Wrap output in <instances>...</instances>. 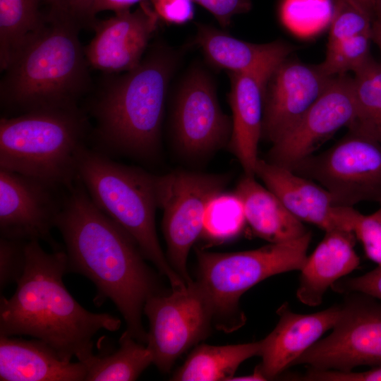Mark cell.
<instances>
[{
  "instance_id": "1f68e13d",
  "label": "cell",
  "mask_w": 381,
  "mask_h": 381,
  "mask_svg": "<svg viewBox=\"0 0 381 381\" xmlns=\"http://www.w3.org/2000/svg\"><path fill=\"white\" fill-rule=\"evenodd\" d=\"M353 233L362 243L367 258L381 265V217L377 212L365 215L357 212Z\"/></svg>"
},
{
  "instance_id": "d590c367",
  "label": "cell",
  "mask_w": 381,
  "mask_h": 381,
  "mask_svg": "<svg viewBox=\"0 0 381 381\" xmlns=\"http://www.w3.org/2000/svg\"><path fill=\"white\" fill-rule=\"evenodd\" d=\"M193 1L207 10L223 28H226L231 25L234 16L246 13L251 8L250 0Z\"/></svg>"
},
{
  "instance_id": "8d00e7d4",
  "label": "cell",
  "mask_w": 381,
  "mask_h": 381,
  "mask_svg": "<svg viewBox=\"0 0 381 381\" xmlns=\"http://www.w3.org/2000/svg\"><path fill=\"white\" fill-rule=\"evenodd\" d=\"M294 378L297 380L310 381H381V365L366 371L355 373L309 369L304 375Z\"/></svg>"
},
{
  "instance_id": "603a6c76",
  "label": "cell",
  "mask_w": 381,
  "mask_h": 381,
  "mask_svg": "<svg viewBox=\"0 0 381 381\" xmlns=\"http://www.w3.org/2000/svg\"><path fill=\"white\" fill-rule=\"evenodd\" d=\"M241 199L246 222L254 234L271 243L294 240L306 231L278 197L257 182L255 176H244L234 191Z\"/></svg>"
},
{
  "instance_id": "cb8c5ba5",
  "label": "cell",
  "mask_w": 381,
  "mask_h": 381,
  "mask_svg": "<svg viewBox=\"0 0 381 381\" xmlns=\"http://www.w3.org/2000/svg\"><path fill=\"white\" fill-rule=\"evenodd\" d=\"M262 339L251 343L212 346L198 345L172 376L177 381L229 380L246 360L260 356Z\"/></svg>"
},
{
  "instance_id": "3957f363",
  "label": "cell",
  "mask_w": 381,
  "mask_h": 381,
  "mask_svg": "<svg viewBox=\"0 0 381 381\" xmlns=\"http://www.w3.org/2000/svg\"><path fill=\"white\" fill-rule=\"evenodd\" d=\"M176 61L172 52L156 44L136 68L102 73L85 110L95 121L90 137L94 150L110 157L150 159L156 156Z\"/></svg>"
},
{
  "instance_id": "9a60e30c",
  "label": "cell",
  "mask_w": 381,
  "mask_h": 381,
  "mask_svg": "<svg viewBox=\"0 0 381 381\" xmlns=\"http://www.w3.org/2000/svg\"><path fill=\"white\" fill-rule=\"evenodd\" d=\"M332 78L319 65L288 58L283 61L265 85L262 138L273 143L282 136L322 95Z\"/></svg>"
},
{
  "instance_id": "52a82bcc",
  "label": "cell",
  "mask_w": 381,
  "mask_h": 381,
  "mask_svg": "<svg viewBox=\"0 0 381 381\" xmlns=\"http://www.w3.org/2000/svg\"><path fill=\"white\" fill-rule=\"evenodd\" d=\"M311 234L292 241L271 243L236 253L197 250L196 283L209 305L212 324L218 329L233 332L246 318L239 307L241 296L249 289L273 275L299 270L305 265Z\"/></svg>"
},
{
  "instance_id": "ba28073f",
  "label": "cell",
  "mask_w": 381,
  "mask_h": 381,
  "mask_svg": "<svg viewBox=\"0 0 381 381\" xmlns=\"http://www.w3.org/2000/svg\"><path fill=\"white\" fill-rule=\"evenodd\" d=\"M290 169L315 181L336 205L381 203V144L363 135L349 131L326 151L309 156Z\"/></svg>"
},
{
  "instance_id": "836d02e7",
  "label": "cell",
  "mask_w": 381,
  "mask_h": 381,
  "mask_svg": "<svg viewBox=\"0 0 381 381\" xmlns=\"http://www.w3.org/2000/svg\"><path fill=\"white\" fill-rule=\"evenodd\" d=\"M332 289L341 294L358 293L381 300V265L358 277L341 278Z\"/></svg>"
},
{
  "instance_id": "ab89813d",
  "label": "cell",
  "mask_w": 381,
  "mask_h": 381,
  "mask_svg": "<svg viewBox=\"0 0 381 381\" xmlns=\"http://www.w3.org/2000/svg\"><path fill=\"white\" fill-rule=\"evenodd\" d=\"M356 4L373 19L378 0H349Z\"/></svg>"
},
{
  "instance_id": "30bf717a",
  "label": "cell",
  "mask_w": 381,
  "mask_h": 381,
  "mask_svg": "<svg viewBox=\"0 0 381 381\" xmlns=\"http://www.w3.org/2000/svg\"><path fill=\"white\" fill-rule=\"evenodd\" d=\"M149 320L147 346L153 364L169 373L176 359L206 338L212 318L209 305L196 282L169 294L149 298L143 308Z\"/></svg>"
},
{
  "instance_id": "5b68a950",
  "label": "cell",
  "mask_w": 381,
  "mask_h": 381,
  "mask_svg": "<svg viewBox=\"0 0 381 381\" xmlns=\"http://www.w3.org/2000/svg\"><path fill=\"white\" fill-rule=\"evenodd\" d=\"M91 131L89 116L79 106L2 116L0 169L67 190L77 179L78 157Z\"/></svg>"
},
{
  "instance_id": "5bb4252c",
  "label": "cell",
  "mask_w": 381,
  "mask_h": 381,
  "mask_svg": "<svg viewBox=\"0 0 381 381\" xmlns=\"http://www.w3.org/2000/svg\"><path fill=\"white\" fill-rule=\"evenodd\" d=\"M174 130L179 148L190 157L205 155L229 144L232 120L222 111L214 83L202 68L188 72L180 85Z\"/></svg>"
},
{
  "instance_id": "ac0fdd59",
  "label": "cell",
  "mask_w": 381,
  "mask_h": 381,
  "mask_svg": "<svg viewBox=\"0 0 381 381\" xmlns=\"http://www.w3.org/2000/svg\"><path fill=\"white\" fill-rule=\"evenodd\" d=\"M341 313L342 304L312 314L296 313L287 303L280 306L277 310L279 322L262 339V362L256 366L266 380L292 366L325 332L334 327Z\"/></svg>"
},
{
  "instance_id": "8fae6325",
  "label": "cell",
  "mask_w": 381,
  "mask_h": 381,
  "mask_svg": "<svg viewBox=\"0 0 381 381\" xmlns=\"http://www.w3.org/2000/svg\"><path fill=\"white\" fill-rule=\"evenodd\" d=\"M327 337L303 352L292 365L316 370L351 371L358 365H381V306L348 298L340 318Z\"/></svg>"
},
{
  "instance_id": "4316f807",
  "label": "cell",
  "mask_w": 381,
  "mask_h": 381,
  "mask_svg": "<svg viewBox=\"0 0 381 381\" xmlns=\"http://www.w3.org/2000/svg\"><path fill=\"white\" fill-rule=\"evenodd\" d=\"M246 222L241 198L235 192L221 191L206 205L202 235L212 242L227 241L239 235Z\"/></svg>"
},
{
  "instance_id": "7a4b0ae2",
  "label": "cell",
  "mask_w": 381,
  "mask_h": 381,
  "mask_svg": "<svg viewBox=\"0 0 381 381\" xmlns=\"http://www.w3.org/2000/svg\"><path fill=\"white\" fill-rule=\"evenodd\" d=\"M25 267L13 295L0 301V335H30L54 349L64 358L85 365L95 356L92 339L100 329L114 332L121 320L85 309L68 291L66 251L46 252L38 241L25 244Z\"/></svg>"
},
{
  "instance_id": "44dd1931",
  "label": "cell",
  "mask_w": 381,
  "mask_h": 381,
  "mask_svg": "<svg viewBox=\"0 0 381 381\" xmlns=\"http://www.w3.org/2000/svg\"><path fill=\"white\" fill-rule=\"evenodd\" d=\"M87 371L85 363L64 358L40 339L0 335L1 381H81Z\"/></svg>"
},
{
  "instance_id": "d4e9b609",
  "label": "cell",
  "mask_w": 381,
  "mask_h": 381,
  "mask_svg": "<svg viewBox=\"0 0 381 381\" xmlns=\"http://www.w3.org/2000/svg\"><path fill=\"white\" fill-rule=\"evenodd\" d=\"M41 3L42 0H0L1 71L46 25L47 15L40 11Z\"/></svg>"
},
{
  "instance_id": "277c9868",
  "label": "cell",
  "mask_w": 381,
  "mask_h": 381,
  "mask_svg": "<svg viewBox=\"0 0 381 381\" xmlns=\"http://www.w3.org/2000/svg\"><path fill=\"white\" fill-rule=\"evenodd\" d=\"M74 21L52 13L44 27L11 59L0 81L7 117L78 107L92 90L90 68Z\"/></svg>"
},
{
  "instance_id": "f1b7e54d",
  "label": "cell",
  "mask_w": 381,
  "mask_h": 381,
  "mask_svg": "<svg viewBox=\"0 0 381 381\" xmlns=\"http://www.w3.org/2000/svg\"><path fill=\"white\" fill-rule=\"evenodd\" d=\"M353 73L352 82L358 112L349 127L381 115V61L377 62L372 57Z\"/></svg>"
},
{
  "instance_id": "83f0119b",
  "label": "cell",
  "mask_w": 381,
  "mask_h": 381,
  "mask_svg": "<svg viewBox=\"0 0 381 381\" xmlns=\"http://www.w3.org/2000/svg\"><path fill=\"white\" fill-rule=\"evenodd\" d=\"M371 33L362 34L337 43L327 44L324 61L318 64L329 76L355 72L371 58Z\"/></svg>"
},
{
  "instance_id": "4fadbf2b",
  "label": "cell",
  "mask_w": 381,
  "mask_h": 381,
  "mask_svg": "<svg viewBox=\"0 0 381 381\" xmlns=\"http://www.w3.org/2000/svg\"><path fill=\"white\" fill-rule=\"evenodd\" d=\"M40 179L0 169L1 237L23 241H45L56 227L65 194Z\"/></svg>"
},
{
  "instance_id": "e575fe53",
  "label": "cell",
  "mask_w": 381,
  "mask_h": 381,
  "mask_svg": "<svg viewBox=\"0 0 381 381\" xmlns=\"http://www.w3.org/2000/svg\"><path fill=\"white\" fill-rule=\"evenodd\" d=\"M159 20L167 23L183 25L195 14L193 0H149Z\"/></svg>"
},
{
  "instance_id": "ffe728a7",
  "label": "cell",
  "mask_w": 381,
  "mask_h": 381,
  "mask_svg": "<svg viewBox=\"0 0 381 381\" xmlns=\"http://www.w3.org/2000/svg\"><path fill=\"white\" fill-rule=\"evenodd\" d=\"M193 43L213 66L227 72L250 73L270 78L294 50L286 42L255 44L238 40L214 27L198 24Z\"/></svg>"
},
{
  "instance_id": "b9f144b4",
  "label": "cell",
  "mask_w": 381,
  "mask_h": 381,
  "mask_svg": "<svg viewBox=\"0 0 381 381\" xmlns=\"http://www.w3.org/2000/svg\"><path fill=\"white\" fill-rule=\"evenodd\" d=\"M380 207L376 212H377V214L381 217V203H380Z\"/></svg>"
},
{
  "instance_id": "f35d334b",
  "label": "cell",
  "mask_w": 381,
  "mask_h": 381,
  "mask_svg": "<svg viewBox=\"0 0 381 381\" xmlns=\"http://www.w3.org/2000/svg\"><path fill=\"white\" fill-rule=\"evenodd\" d=\"M371 37L381 53V0H378L374 16L372 19Z\"/></svg>"
},
{
  "instance_id": "e0dca14e",
  "label": "cell",
  "mask_w": 381,
  "mask_h": 381,
  "mask_svg": "<svg viewBox=\"0 0 381 381\" xmlns=\"http://www.w3.org/2000/svg\"><path fill=\"white\" fill-rule=\"evenodd\" d=\"M255 175L302 222L313 224L325 231L339 229L353 232L357 210L353 207L336 205L328 191L318 183L261 159L257 162Z\"/></svg>"
},
{
  "instance_id": "d6986e66",
  "label": "cell",
  "mask_w": 381,
  "mask_h": 381,
  "mask_svg": "<svg viewBox=\"0 0 381 381\" xmlns=\"http://www.w3.org/2000/svg\"><path fill=\"white\" fill-rule=\"evenodd\" d=\"M231 81L229 102L232 111V130L229 146L241 163L244 174L255 176L262 138L264 93L269 78L250 73L228 72Z\"/></svg>"
},
{
  "instance_id": "60d3db41",
  "label": "cell",
  "mask_w": 381,
  "mask_h": 381,
  "mask_svg": "<svg viewBox=\"0 0 381 381\" xmlns=\"http://www.w3.org/2000/svg\"><path fill=\"white\" fill-rule=\"evenodd\" d=\"M262 381L266 380L265 377L256 367L251 375L243 376H233L229 381Z\"/></svg>"
},
{
  "instance_id": "f546056e",
  "label": "cell",
  "mask_w": 381,
  "mask_h": 381,
  "mask_svg": "<svg viewBox=\"0 0 381 381\" xmlns=\"http://www.w3.org/2000/svg\"><path fill=\"white\" fill-rule=\"evenodd\" d=\"M372 18L349 0H333L327 44L371 33Z\"/></svg>"
},
{
  "instance_id": "74e56055",
  "label": "cell",
  "mask_w": 381,
  "mask_h": 381,
  "mask_svg": "<svg viewBox=\"0 0 381 381\" xmlns=\"http://www.w3.org/2000/svg\"><path fill=\"white\" fill-rule=\"evenodd\" d=\"M150 2L149 0H94L92 13L95 16L99 12L111 11L115 13L130 10L131 7L138 4Z\"/></svg>"
},
{
  "instance_id": "4dcf8cb0",
  "label": "cell",
  "mask_w": 381,
  "mask_h": 381,
  "mask_svg": "<svg viewBox=\"0 0 381 381\" xmlns=\"http://www.w3.org/2000/svg\"><path fill=\"white\" fill-rule=\"evenodd\" d=\"M27 241L0 238V286L17 283L25 267V244Z\"/></svg>"
},
{
  "instance_id": "484cf974",
  "label": "cell",
  "mask_w": 381,
  "mask_h": 381,
  "mask_svg": "<svg viewBox=\"0 0 381 381\" xmlns=\"http://www.w3.org/2000/svg\"><path fill=\"white\" fill-rule=\"evenodd\" d=\"M120 346L114 353L95 356L87 363V381H132L153 363L147 346L134 339L126 330L119 339Z\"/></svg>"
},
{
  "instance_id": "2e32d148",
  "label": "cell",
  "mask_w": 381,
  "mask_h": 381,
  "mask_svg": "<svg viewBox=\"0 0 381 381\" xmlns=\"http://www.w3.org/2000/svg\"><path fill=\"white\" fill-rule=\"evenodd\" d=\"M159 19L150 2L131 10L96 20L95 36L84 47L90 68L105 74L121 73L136 68L144 57Z\"/></svg>"
},
{
  "instance_id": "9c48e42d",
  "label": "cell",
  "mask_w": 381,
  "mask_h": 381,
  "mask_svg": "<svg viewBox=\"0 0 381 381\" xmlns=\"http://www.w3.org/2000/svg\"><path fill=\"white\" fill-rule=\"evenodd\" d=\"M229 176L179 171L157 176L159 207L163 210L162 231L167 258L187 286L194 281L187 268L190 250L202 235L208 201L223 191Z\"/></svg>"
},
{
  "instance_id": "7c38bea8",
  "label": "cell",
  "mask_w": 381,
  "mask_h": 381,
  "mask_svg": "<svg viewBox=\"0 0 381 381\" xmlns=\"http://www.w3.org/2000/svg\"><path fill=\"white\" fill-rule=\"evenodd\" d=\"M358 112L352 77H333L327 88L299 120L272 143L268 162L291 169L312 155L336 131L349 127Z\"/></svg>"
},
{
  "instance_id": "6da1fadb",
  "label": "cell",
  "mask_w": 381,
  "mask_h": 381,
  "mask_svg": "<svg viewBox=\"0 0 381 381\" xmlns=\"http://www.w3.org/2000/svg\"><path fill=\"white\" fill-rule=\"evenodd\" d=\"M56 228L65 244L68 271L88 278L97 289L98 303L112 301L126 321V330L146 344L144 306L162 291L136 242L93 202L78 179L65 193Z\"/></svg>"
},
{
  "instance_id": "d6a6232c",
  "label": "cell",
  "mask_w": 381,
  "mask_h": 381,
  "mask_svg": "<svg viewBox=\"0 0 381 381\" xmlns=\"http://www.w3.org/2000/svg\"><path fill=\"white\" fill-rule=\"evenodd\" d=\"M50 8L49 13L70 19L81 28L92 30L96 18L92 13L94 0H42Z\"/></svg>"
},
{
  "instance_id": "7402d4cb",
  "label": "cell",
  "mask_w": 381,
  "mask_h": 381,
  "mask_svg": "<svg viewBox=\"0 0 381 381\" xmlns=\"http://www.w3.org/2000/svg\"><path fill=\"white\" fill-rule=\"evenodd\" d=\"M355 238L351 231H325L323 239L301 270L296 296L302 303L320 305L329 287L359 266Z\"/></svg>"
},
{
  "instance_id": "8992f818",
  "label": "cell",
  "mask_w": 381,
  "mask_h": 381,
  "mask_svg": "<svg viewBox=\"0 0 381 381\" xmlns=\"http://www.w3.org/2000/svg\"><path fill=\"white\" fill-rule=\"evenodd\" d=\"M157 176L87 147L78 157L77 179L93 202L133 238L172 289H181L187 285L171 267L157 234Z\"/></svg>"
}]
</instances>
